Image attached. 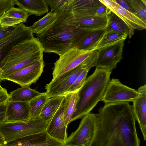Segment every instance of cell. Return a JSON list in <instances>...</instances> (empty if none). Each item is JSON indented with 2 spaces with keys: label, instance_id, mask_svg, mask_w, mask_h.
I'll list each match as a JSON object with an SVG mask.
<instances>
[{
  "label": "cell",
  "instance_id": "cell-25",
  "mask_svg": "<svg viewBox=\"0 0 146 146\" xmlns=\"http://www.w3.org/2000/svg\"><path fill=\"white\" fill-rule=\"evenodd\" d=\"M113 31L124 33L128 36L129 30L126 23L112 12L108 16V22L105 32Z\"/></svg>",
  "mask_w": 146,
  "mask_h": 146
},
{
  "label": "cell",
  "instance_id": "cell-41",
  "mask_svg": "<svg viewBox=\"0 0 146 146\" xmlns=\"http://www.w3.org/2000/svg\"><path fill=\"white\" fill-rule=\"evenodd\" d=\"M3 72V70L0 67V75H2Z\"/></svg>",
  "mask_w": 146,
  "mask_h": 146
},
{
  "label": "cell",
  "instance_id": "cell-6",
  "mask_svg": "<svg viewBox=\"0 0 146 146\" xmlns=\"http://www.w3.org/2000/svg\"><path fill=\"white\" fill-rule=\"evenodd\" d=\"M49 122L39 117L17 122H5L0 125V132L6 143L45 130Z\"/></svg>",
  "mask_w": 146,
  "mask_h": 146
},
{
  "label": "cell",
  "instance_id": "cell-38",
  "mask_svg": "<svg viewBox=\"0 0 146 146\" xmlns=\"http://www.w3.org/2000/svg\"><path fill=\"white\" fill-rule=\"evenodd\" d=\"M14 27L15 26L3 28L0 25V39L10 33Z\"/></svg>",
  "mask_w": 146,
  "mask_h": 146
},
{
  "label": "cell",
  "instance_id": "cell-9",
  "mask_svg": "<svg viewBox=\"0 0 146 146\" xmlns=\"http://www.w3.org/2000/svg\"><path fill=\"white\" fill-rule=\"evenodd\" d=\"M95 130L94 113H90L84 117L77 129L68 137L64 145L70 146H88Z\"/></svg>",
  "mask_w": 146,
  "mask_h": 146
},
{
  "label": "cell",
  "instance_id": "cell-1",
  "mask_svg": "<svg viewBox=\"0 0 146 146\" xmlns=\"http://www.w3.org/2000/svg\"><path fill=\"white\" fill-rule=\"evenodd\" d=\"M94 116V133L88 146H140L129 102L105 104Z\"/></svg>",
  "mask_w": 146,
  "mask_h": 146
},
{
  "label": "cell",
  "instance_id": "cell-28",
  "mask_svg": "<svg viewBox=\"0 0 146 146\" xmlns=\"http://www.w3.org/2000/svg\"><path fill=\"white\" fill-rule=\"evenodd\" d=\"M57 14L50 12L31 26L33 33L38 35L42 33L54 21Z\"/></svg>",
  "mask_w": 146,
  "mask_h": 146
},
{
  "label": "cell",
  "instance_id": "cell-20",
  "mask_svg": "<svg viewBox=\"0 0 146 146\" xmlns=\"http://www.w3.org/2000/svg\"><path fill=\"white\" fill-rule=\"evenodd\" d=\"M74 18L79 27L92 31L106 29L108 22V17L94 15Z\"/></svg>",
  "mask_w": 146,
  "mask_h": 146
},
{
  "label": "cell",
  "instance_id": "cell-5",
  "mask_svg": "<svg viewBox=\"0 0 146 146\" xmlns=\"http://www.w3.org/2000/svg\"><path fill=\"white\" fill-rule=\"evenodd\" d=\"M98 50L93 51L90 56L79 66L46 84L45 93L48 97L63 96L84 70L94 66Z\"/></svg>",
  "mask_w": 146,
  "mask_h": 146
},
{
  "label": "cell",
  "instance_id": "cell-39",
  "mask_svg": "<svg viewBox=\"0 0 146 146\" xmlns=\"http://www.w3.org/2000/svg\"><path fill=\"white\" fill-rule=\"evenodd\" d=\"M100 1L110 11L115 4L114 0H100Z\"/></svg>",
  "mask_w": 146,
  "mask_h": 146
},
{
  "label": "cell",
  "instance_id": "cell-34",
  "mask_svg": "<svg viewBox=\"0 0 146 146\" xmlns=\"http://www.w3.org/2000/svg\"><path fill=\"white\" fill-rule=\"evenodd\" d=\"M111 12V11L110 10L103 5L97 10L95 15L100 17H107Z\"/></svg>",
  "mask_w": 146,
  "mask_h": 146
},
{
  "label": "cell",
  "instance_id": "cell-2",
  "mask_svg": "<svg viewBox=\"0 0 146 146\" xmlns=\"http://www.w3.org/2000/svg\"><path fill=\"white\" fill-rule=\"evenodd\" d=\"M91 31L79 27L73 14L64 11L57 13L52 23L37 38L44 52L60 56L77 48Z\"/></svg>",
  "mask_w": 146,
  "mask_h": 146
},
{
  "label": "cell",
  "instance_id": "cell-24",
  "mask_svg": "<svg viewBox=\"0 0 146 146\" xmlns=\"http://www.w3.org/2000/svg\"><path fill=\"white\" fill-rule=\"evenodd\" d=\"M64 118L67 127L74 112L79 99L78 91L67 93L64 95Z\"/></svg>",
  "mask_w": 146,
  "mask_h": 146
},
{
  "label": "cell",
  "instance_id": "cell-8",
  "mask_svg": "<svg viewBox=\"0 0 146 146\" xmlns=\"http://www.w3.org/2000/svg\"><path fill=\"white\" fill-rule=\"evenodd\" d=\"M137 90L121 83L119 79L110 80L101 100L105 104L132 102L138 96Z\"/></svg>",
  "mask_w": 146,
  "mask_h": 146
},
{
  "label": "cell",
  "instance_id": "cell-3",
  "mask_svg": "<svg viewBox=\"0 0 146 146\" xmlns=\"http://www.w3.org/2000/svg\"><path fill=\"white\" fill-rule=\"evenodd\" d=\"M112 71L96 68L78 91L79 99L70 123L82 118L101 101Z\"/></svg>",
  "mask_w": 146,
  "mask_h": 146
},
{
  "label": "cell",
  "instance_id": "cell-31",
  "mask_svg": "<svg viewBox=\"0 0 146 146\" xmlns=\"http://www.w3.org/2000/svg\"><path fill=\"white\" fill-rule=\"evenodd\" d=\"M51 8V12L56 13L68 11L70 0H45Z\"/></svg>",
  "mask_w": 146,
  "mask_h": 146
},
{
  "label": "cell",
  "instance_id": "cell-21",
  "mask_svg": "<svg viewBox=\"0 0 146 146\" xmlns=\"http://www.w3.org/2000/svg\"><path fill=\"white\" fill-rule=\"evenodd\" d=\"M28 86H23L11 92L9 101L29 102L43 94Z\"/></svg>",
  "mask_w": 146,
  "mask_h": 146
},
{
  "label": "cell",
  "instance_id": "cell-15",
  "mask_svg": "<svg viewBox=\"0 0 146 146\" xmlns=\"http://www.w3.org/2000/svg\"><path fill=\"white\" fill-rule=\"evenodd\" d=\"M139 94L132 102L133 112L142 133L144 140H146V85L140 86L137 90Z\"/></svg>",
  "mask_w": 146,
  "mask_h": 146
},
{
  "label": "cell",
  "instance_id": "cell-22",
  "mask_svg": "<svg viewBox=\"0 0 146 146\" xmlns=\"http://www.w3.org/2000/svg\"><path fill=\"white\" fill-rule=\"evenodd\" d=\"M64 99V96L49 98L44 106L39 117L43 121L49 122Z\"/></svg>",
  "mask_w": 146,
  "mask_h": 146
},
{
  "label": "cell",
  "instance_id": "cell-19",
  "mask_svg": "<svg viewBox=\"0 0 146 146\" xmlns=\"http://www.w3.org/2000/svg\"><path fill=\"white\" fill-rule=\"evenodd\" d=\"M15 5L27 12L29 15L40 16L48 11L45 0H14Z\"/></svg>",
  "mask_w": 146,
  "mask_h": 146
},
{
  "label": "cell",
  "instance_id": "cell-12",
  "mask_svg": "<svg viewBox=\"0 0 146 146\" xmlns=\"http://www.w3.org/2000/svg\"><path fill=\"white\" fill-rule=\"evenodd\" d=\"M34 37L31 26H26L23 23L15 26L10 33L0 39V65L1 60L13 47Z\"/></svg>",
  "mask_w": 146,
  "mask_h": 146
},
{
  "label": "cell",
  "instance_id": "cell-7",
  "mask_svg": "<svg viewBox=\"0 0 146 146\" xmlns=\"http://www.w3.org/2000/svg\"><path fill=\"white\" fill-rule=\"evenodd\" d=\"M92 51L74 48L59 56V58L54 63L51 80L79 66L90 56Z\"/></svg>",
  "mask_w": 146,
  "mask_h": 146
},
{
  "label": "cell",
  "instance_id": "cell-23",
  "mask_svg": "<svg viewBox=\"0 0 146 146\" xmlns=\"http://www.w3.org/2000/svg\"><path fill=\"white\" fill-rule=\"evenodd\" d=\"M105 32V29L92 31L77 48L85 51L95 50Z\"/></svg>",
  "mask_w": 146,
  "mask_h": 146
},
{
  "label": "cell",
  "instance_id": "cell-32",
  "mask_svg": "<svg viewBox=\"0 0 146 146\" xmlns=\"http://www.w3.org/2000/svg\"><path fill=\"white\" fill-rule=\"evenodd\" d=\"M90 69L89 68L86 69L80 74L66 93L74 92L78 91L84 82L88 73Z\"/></svg>",
  "mask_w": 146,
  "mask_h": 146
},
{
  "label": "cell",
  "instance_id": "cell-27",
  "mask_svg": "<svg viewBox=\"0 0 146 146\" xmlns=\"http://www.w3.org/2000/svg\"><path fill=\"white\" fill-rule=\"evenodd\" d=\"M127 35L113 31L105 32L95 49L97 50L104 47L113 44L122 40H125Z\"/></svg>",
  "mask_w": 146,
  "mask_h": 146
},
{
  "label": "cell",
  "instance_id": "cell-4",
  "mask_svg": "<svg viewBox=\"0 0 146 146\" xmlns=\"http://www.w3.org/2000/svg\"><path fill=\"white\" fill-rule=\"evenodd\" d=\"M43 47L38 39L33 38L21 42L13 47L1 60L0 67L3 78L19 69L43 58Z\"/></svg>",
  "mask_w": 146,
  "mask_h": 146
},
{
  "label": "cell",
  "instance_id": "cell-29",
  "mask_svg": "<svg viewBox=\"0 0 146 146\" xmlns=\"http://www.w3.org/2000/svg\"><path fill=\"white\" fill-rule=\"evenodd\" d=\"M45 92L29 102L30 119L39 117L45 104L49 99Z\"/></svg>",
  "mask_w": 146,
  "mask_h": 146
},
{
  "label": "cell",
  "instance_id": "cell-42",
  "mask_svg": "<svg viewBox=\"0 0 146 146\" xmlns=\"http://www.w3.org/2000/svg\"><path fill=\"white\" fill-rule=\"evenodd\" d=\"M61 146H68V145H64Z\"/></svg>",
  "mask_w": 146,
  "mask_h": 146
},
{
  "label": "cell",
  "instance_id": "cell-40",
  "mask_svg": "<svg viewBox=\"0 0 146 146\" xmlns=\"http://www.w3.org/2000/svg\"><path fill=\"white\" fill-rule=\"evenodd\" d=\"M6 143L4 138L0 132V146H1Z\"/></svg>",
  "mask_w": 146,
  "mask_h": 146
},
{
  "label": "cell",
  "instance_id": "cell-43",
  "mask_svg": "<svg viewBox=\"0 0 146 146\" xmlns=\"http://www.w3.org/2000/svg\"><path fill=\"white\" fill-rule=\"evenodd\" d=\"M0 81H1V80L0 79V88L1 87V86Z\"/></svg>",
  "mask_w": 146,
  "mask_h": 146
},
{
  "label": "cell",
  "instance_id": "cell-36",
  "mask_svg": "<svg viewBox=\"0 0 146 146\" xmlns=\"http://www.w3.org/2000/svg\"><path fill=\"white\" fill-rule=\"evenodd\" d=\"M117 3L125 10L135 15L127 0H115Z\"/></svg>",
  "mask_w": 146,
  "mask_h": 146
},
{
  "label": "cell",
  "instance_id": "cell-14",
  "mask_svg": "<svg viewBox=\"0 0 146 146\" xmlns=\"http://www.w3.org/2000/svg\"><path fill=\"white\" fill-rule=\"evenodd\" d=\"M64 99L49 122L45 130L51 137L64 144L67 138L64 118Z\"/></svg>",
  "mask_w": 146,
  "mask_h": 146
},
{
  "label": "cell",
  "instance_id": "cell-35",
  "mask_svg": "<svg viewBox=\"0 0 146 146\" xmlns=\"http://www.w3.org/2000/svg\"><path fill=\"white\" fill-rule=\"evenodd\" d=\"M9 94L7 90L1 87L0 88V106L6 104L9 101Z\"/></svg>",
  "mask_w": 146,
  "mask_h": 146
},
{
  "label": "cell",
  "instance_id": "cell-33",
  "mask_svg": "<svg viewBox=\"0 0 146 146\" xmlns=\"http://www.w3.org/2000/svg\"><path fill=\"white\" fill-rule=\"evenodd\" d=\"M15 5L14 0H0V17L4 12Z\"/></svg>",
  "mask_w": 146,
  "mask_h": 146
},
{
  "label": "cell",
  "instance_id": "cell-26",
  "mask_svg": "<svg viewBox=\"0 0 146 146\" xmlns=\"http://www.w3.org/2000/svg\"><path fill=\"white\" fill-rule=\"evenodd\" d=\"M103 5L100 0H70L68 11L75 10H97Z\"/></svg>",
  "mask_w": 146,
  "mask_h": 146
},
{
  "label": "cell",
  "instance_id": "cell-11",
  "mask_svg": "<svg viewBox=\"0 0 146 146\" xmlns=\"http://www.w3.org/2000/svg\"><path fill=\"white\" fill-rule=\"evenodd\" d=\"M43 58L24 66L3 78L15 83L21 87L29 86L36 82L43 71Z\"/></svg>",
  "mask_w": 146,
  "mask_h": 146
},
{
  "label": "cell",
  "instance_id": "cell-30",
  "mask_svg": "<svg viewBox=\"0 0 146 146\" xmlns=\"http://www.w3.org/2000/svg\"><path fill=\"white\" fill-rule=\"evenodd\" d=\"M135 15L146 23V1L145 0H127Z\"/></svg>",
  "mask_w": 146,
  "mask_h": 146
},
{
  "label": "cell",
  "instance_id": "cell-13",
  "mask_svg": "<svg viewBox=\"0 0 146 146\" xmlns=\"http://www.w3.org/2000/svg\"><path fill=\"white\" fill-rule=\"evenodd\" d=\"M64 145L50 137L44 130L6 142L1 146H61Z\"/></svg>",
  "mask_w": 146,
  "mask_h": 146
},
{
  "label": "cell",
  "instance_id": "cell-10",
  "mask_svg": "<svg viewBox=\"0 0 146 146\" xmlns=\"http://www.w3.org/2000/svg\"><path fill=\"white\" fill-rule=\"evenodd\" d=\"M124 40L101 48L98 50L94 66L112 71L123 58Z\"/></svg>",
  "mask_w": 146,
  "mask_h": 146
},
{
  "label": "cell",
  "instance_id": "cell-17",
  "mask_svg": "<svg viewBox=\"0 0 146 146\" xmlns=\"http://www.w3.org/2000/svg\"><path fill=\"white\" fill-rule=\"evenodd\" d=\"M115 2V5L111 11L117 15L127 25L129 30L128 35L129 38L133 35L135 30H142L146 29V23L136 15L123 9Z\"/></svg>",
  "mask_w": 146,
  "mask_h": 146
},
{
  "label": "cell",
  "instance_id": "cell-37",
  "mask_svg": "<svg viewBox=\"0 0 146 146\" xmlns=\"http://www.w3.org/2000/svg\"><path fill=\"white\" fill-rule=\"evenodd\" d=\"M6 104L0 106V125L6 121Z\"/></svg>",
  "mask_w": 146,
  "mask_h": 146
},
{
  "label": "cell",
  "instance_id": "cell-16",
  "mask_svg": "<svg viewBox=\"0 0 146 146\" xmlns=\"http://www.w3.org/2000/svg\"><path fill=\"white\" fill-rule=\"evenodd\" d=\"M30 118L29 102L8 101L6 103L5 122L22 121Z\"/></svg>",
  "mask_w": 146,
  "mask_h": 146
},
{
  "label": "cell",
  "instance_id": "cell-18",
  "mask_svg": "<svg viewBox=\"0 0 146 146\" xmlns=\"http://www.w3.org/2000/svg\"><path fill=\"white\" fill-rule=\"evenodd\" d=\"M29 15L21 8L13 7L4 12L0 17V25L3 28L14 27L25 23Z\"/></svg>",
  "mask_w": 146,
  "mask_h": 146
}]
</instances>
